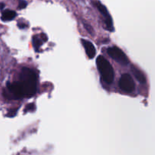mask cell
<instances>
[{
    "mask_svg": "<svg viewBox=\"0 0 155 155\" xmlns=\"http://www.w3.org/2000/svg\"><path fill=\"white\" fill-rule=\"evenodd\" d=\"M37 76L29 68H24L21 71L20 80L8 84V89L12 98H31L36 92Z\"/></svg>",
    "mask_w": 155,
    "mask_h": 155,
    "instance_id": "obj_1",
    "label": "cell"
},
{
    "mask_svg": "<svg viewBox=\"0 0 155 155\" xmlns=\"http://www.w3.org/2000/svg\"><path fill=\"white\" fill-rule=\"evenodd\" d=\"M97 68L103 80L107 84H111L114 80V71L110 62L103 56H98L96 59Z\"/></svg>",
    "mask_w": 155,
    "mask_h": 155,
    "instance_id": "obj_2",
    "label": "cell"
},
{
    "mask_svg": "<svg viewBox=\"0 0 155 155\" xmlns=\"http://www.w3.org/2000/svg\"><path fill=\"white\" fill-rule=\"evenodd\" d=\"M107 53L114 60H115L120 64L127 65L129 64L128 58L120 48L116 46L110 47L107 49Z\"/></svg>",
    "mask_w": 155,
    "mask_h": 155,
    "instance_id": "obj_3",
    "label": "cell"
},
{
    "mask_svg": "<svg viewBox=\"0 0 155 155\" xmlns=\"http://www.w3.org/2000/svg\"><path fill=\"white\" fill-rule=\"evenodd\" d=\"M119 86L124 92L130 93L135 89V83L133 77L129 74H124L119 81Z\"/></svg>",
    "mask_w": 155,
    "mask_h": 155,
    "instance_id": "obj_4",
    "label": "cell"
},
{
    "mask_svg": "<svg viewBox=\"0 0 155 155\" xmlns=\"http://www.w3.org/2000/svg\"><path fill=\"white\" fill-rule=\"evenodd\" d=\"M95 4H96V7L98 8V9L99 10V12H101V14L103 15V17L104 18L105 24H107L108 30H111L112 31V30H112V29H113V21H112V18H111V17H110V14H109L107 9L106 8V7L104 5L101 4V3L99 2H97Z\"/></svg>",
    "mask_w": 155,
    "mask_h": 155,
    "instance_id": "obj_5",
    "label": "cell"
},
{
    "mask_svg": "<svg viewBox=\"0 0 155 155\" xmlns=\"http://www.w3.org/2000/svg\"><path fill=\"white\" fill-rule=\"evenodd\" d=\"M82 43L84 46L85 51H86V54L89 58L92 59L95 58V54H96V49L93 44L89 41L86 40V39H82Z\"/></svg>",
    "mask_w": 155,
    "mask_h": 155,
    "instance_id": "obj_6",
    "label": "cell"
},
{
    "mask_svg": "<svg viewBox=\"0 0 155 155\" xmlns=\"http://www.w3.org/2000/svg\"><path fill=\"white\" fill-rule=\"evenodd\" d=\"M132 71H133V75L135 76L136 79L138 80V81L140 82L141 83H145L146 82V79H145V75L143 74V73L141 71H139L137 68H136L135 66H132L131 68Z\"/></svg>",
    "mask_w": 155,
    "mask_h": 155,
    "instance_id": "obj_7",
    "label": "cell"
},
{
    "mask_svg": "<svg viewBox=\"0 0 155 155\" xmlns=\"http://www.w3.org/2000/svg\"><path fill=\"white\" fill-rule=\"evenodd\" d=\"M16 16V12L12 10H5L3 12L2 15V19L3 21H11L14 19Z\"/></svg>",
    "mask_w": 155,
    "mask_h": 155,
    "instance_id": "obj_8",
    "label": "cell"
},
{
    "mask_svg": "<svg viewBox=\"0 0 155 155\" xmlns=\"http://www.w3.org/2000/svg\"><path fill=\"white\" fill-rule=\"evenodd\" d=\"M40 41L41 40L39 39V38L37 37V36H35V37L33 38V42H34V46H35V48H36V50H37V48H39V45H40V44H41Z\"/></svg>",
    "mask_w": 155,
    "mask_h": 155,
    "instance_id": "obj_9",
    "label": "cell"
},
{
    "mask_svg": "<svg viewBox=\"0 0 155 155\" xmlns=\"http://www.w3.org/2000/svg\"><path fill=\"white\" fill-rule=\"evenodd\" d=\"M27 5V2L24 1V0H19V3H18V8L20 9L25 8Z\"/></svg>",
    "mask_w": 155,
    "mask_h": 155,
    "instance_id": "obj_10",
    "label": "cell"
},
{
    "mask_svg": "<svg viewBox=\"0 0 155 155\" xmlns=\"http://www.w3.org/2000/svg\"><path fill=\"white\" fill-rule=\"evenodd\" d=\"M5 7V5L3 3H0V9H2Z\"/></svg>",
    "mask_w": 155,
    "mask_h": 155,
    "instance_id": "obj_11",
    "label": "cell"
}]
</instances>
